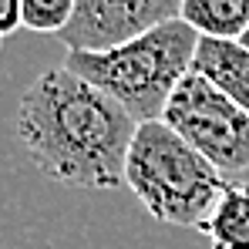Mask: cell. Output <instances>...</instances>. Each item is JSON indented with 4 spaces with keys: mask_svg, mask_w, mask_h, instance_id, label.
I'll return each mask as SVG.
<instances>
[{
    "mask_svg": "<svg viewBox=\"0 0 249 249\" xmlns=\"http://www.w3.org/2000/svg\"><path fill=\"white\" fill-rule=\"evenodd\" d=\"M14 131L31 165L71 189H118L138 122L71 68H47L20 94Z\"/></svg>",
    "mask_w": 249,
    "mask_h": 249,
    "instance_id": "obj_1",
    "label": "cell"
},
{
    "mask_svg": "<svg viewBox=\"0 0 249 249\" xmlns=\"http://www.w3.org/2000/svg\"><path fill=\"white\" fill-rule=\"evenodd\" d=\"M199 34L185 20H165L108 51H68L64 68L115 98L135 122L162 118L168 98L196 64Z\"/></svg>",
    "mask_w": 249,
    "mask_h": 249,
    "instance_id": "obj_2",
    "label": "cell"
},
{
    "mask_svg": "<svg viewBox=\"0 0 249 249\" xmlns=\"http://www.w3.org/2000/svg\"><path fill=\"white\" fill-rule=\"evenodd\" d=\"M124 185L155 222L199 229L226 189V175L155 118L142 122L131 138Z\"/></svg>",
    "mask_w": 249,
    "mask_h": 249,
    "instance_id": "obj_3",
    "label": "cell"
},
{
    "mask_svg": "<svg viewBox=\"0 0 249 249\" xmlns=\"http://www.w3.org/2000/svg\"><path fill=\"white\" fill-rule=\"evenodd\" d=\"M162 122L222 175L249 172V111L199 71L182 78L162 111Z\"/></svg>",
    "mask_w": 249,
    "mask_h": 249,
    "instance_id": "obj_4",
    "label": "cell"
},
{
    "mask_svg": "<svg viewBox=\"0 0 249 249\" xmlns=\"http://www.w3.org/2000/svg\"><path fill=\"white\" fill-rule=\"evenodd\" d=\"M182 0H78L57 34L68 51H108L178 17Z\"/></svg>",
    "mask_w": 249,
    "mask_h": 249,
    "instance_id": "obj_5",
    "label": "cell"
},
{
    "mask_svg": "<svg viewBox=\"0 0 249 249\" xmlns=\"http://www.w3.org/2000/svg\"><path fill=\"white\" fill-rule=\"evenodd\" d=\"M192 71H199L202 78H209L219 91H226L243 111H249V47H243L239 41L199 37Z\"/></svg>",
    "mask_w": 249,
    "mask_h": 249,
    "instance_id": "obj_6",
    "label": "cell"
},
{
    "mask_svg": "<svg viewBox=\"0 0 249 249\" xmlns=\"http://www.w3.org/2000/svg\"><path fill=\"white\" fill-rule=\"evenodd\" d=\"M209 249H249V182H226L219 202L199 222Z\"/></svg>",
    "mask_w": 249,
    "mask_h": 249,
    "instance_id": "obj_7",
    "label": "cell"
},
{
    "mask_svg": "<svg viewBox=\"0 0 249 249\" xmlns=\"http://www.w3.org/2000/svg\"><path fill=\"white\" fill-rule=\"evenodd\" d=\"M178 20H185L199 37L239 41L249 27V0H182Z\"/></svg>",
    "mask_w": 249,
    "mask_h": 249,
    "instance_id": "obj_8",
    "label": "cell"
},
{
    "mask_svg": "<svg viewBox=\"0 0 249 249\" xmlns=\"http://www.w3.org/2000/svg\"><path fill=\"white\" fill-rule=\"evenodd\" d=\"M78 0H20V20L34 34H61Z\"/></svg>",
    "mask_w": 249,
    "mask_h": 249,
    "instance_id": "obj_9",
    "label": "cell"
},
{
    "mask_svg": "<svg viewBox=\"0 0 249 249\" xmlns=\"http://www.w3.org/2000/svg\"><path fill=\"white\" fill-rule=\"evenodd\" d=\"M17 27H24V20H20V0H0V37L14 34Z\"/></svg>",
    "mask_w": 249,
    "mask_h": 249,
    "instance_id": "obj_10",
    "label": "cell"
},
{
    "mask_svg": "<svg viewBox=\"0 0 249 249\" xmlns=\"http://www.w3.org/2000/svg\"><path fill=\"white\" fill-rule=\"evenodd\" d=\"M239 44H243V47H249V27H246V34L239 37Z\"/></svg>",
    "mask_w": 249,
    "mask_h": 249,
    "instance_id": "obj_11",
    "label": "cell"
},
{
    "mask_svg": "<svg viewBox=\"0 0 249 249\" xmlns=\"http://www.w3.org/2000/svg\"><path fill=\"white\" fill-rule=\"evenodd\" d=\"M0 44H3V37H0Z\"/></svg>",
    "mask_w": 249,
    "mask_h": 249,
    "instance_id": "obj_12",
    "label": "cell"
}]
</instances>
